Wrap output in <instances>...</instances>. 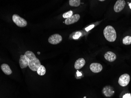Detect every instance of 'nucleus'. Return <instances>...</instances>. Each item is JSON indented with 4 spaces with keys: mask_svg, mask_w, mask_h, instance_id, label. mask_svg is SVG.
Returning <instances> with one entry per match:
<instances>
[{
    "mask_svg": "<svg viewBox=\"0 0 131 98\" xmlns=\"http://www.w3.org/2000/svg\"><path fill=\"white\" fill-rule=\"evenodd\" d=\"M86 62L83 58H79L76 61L74 64V67L76 70H78L82 68L85 65Z\"/></svg>",
    "mask_w": 131,
    "mask_h": 98,
    "instance_id": "11",
    "label": "nucleus"
},
{
    "mask_svg": "<svg viewBox=\"0 0 131 98\" xmlns=\"http://www.w3.org/2000/svg\"><path fill=\"white\" fill-rule=\"evenodd\" d=\"M19 62L20 68L22 69L26 68L27 66H28L29 59L25 55H21L20 56V59Z\"/></svg>",
    "mask_w": 131,
    "mask_h": 98,
    "instance_id": "8",
    "label": "nucleus"
},
{
    "mask_svg": "<svg viewBox=\"0 0 131 98\" xmlns=\"http://www.w3.org/2000/svg\"><path fill=\"white\" fill-rule=\"evenodd\" d=\"M37 53L38 54V55L40 54V52H37Z\"/></svg>",
    "mask_w": 131,
    "mask_h": 98,
    "instance_id": "24",
    "label": "nucleus"
},
{
    "mask_svg": "<svg viewBox=\"0 0 131 98\" xmlns=\"http://www.w3.org/2000/svg\"><path fill=\"white\" fill-rule=\"evenodd\" d=\"M125 5V1L124 0L117 1L114 6V10L115 12L117 13L121 12L124 8Z\"/></svg>",
    "mask_w": 131,
    "mask_h": 98,
    "instance_id": "6",
    "label": "nucleus"
},
{
    "mask_svg": "<svg viewBox=\"0 0 131 98\" xmlns=\"http://www.w3.org/2000/svg\"><path fill=\"white\" fill-rule=\"evenodd\" d=\"M128 3L129 4V8H130L131 9V3Z\"/></svg>",
    "mask_w": 131,
    "mask_h": 98,
    "instance_id": "21",
    "label": "nucleus"
},
{
    "mask_svg": "<svg viewBox=\"0 0 131 98\" xmlns=\"http://www.w3.org/2000/svg\"><path fill=\"white\" fill-rule=\"evenodd\" d=\"M104 57L106 60L110 62H114L117 58L116 55L113 52L110 51L107 52L104 55Z\"/></svg>",
    "mask_w": 131,
    "mask_h": 98,
    "instance_id": "10",
    "label": "nucleus"
},
{
    "mask_svg": "<svg viewBox=\"0 0 131 98\" xmlns=\"http://www.w3.org/2000/svg\"><path fill=\"white\" fill-rule=\"evenodd\" d=\"M80 18V15L78 14H76L66 19L65 20L64 23L66 25H69L78 22Z\"/></svg>",
    "mask_w": 131,
    "mask_h": 98,
    "instance_id": "7",
    "label": "nucleus"
},
{
    "mask_svg": "<svg viewBox=\"0 0 131 98\" xmlns=\"http://www.w3.org/2000/svg\"><path fill=\"white\" fill-rule=\"evenodd\" d=\"M86 98V96H84V98Z\"/></svg>",
    "mask_w": 131,
    "mask_h": 98,
    "instance_id": "25",
    "label": "nucleus"
},
{
    "mask_svg": "<svg viewBox=\"0 0 131 98\" xmlns=\"http://www.w3.org/2000/svg\"><path fill=\"white\" fill-rule=\"evenodd\" d=\"M122 98H131V95L130 93H126L123 96Z\"/></svg>",
    "mask_w": 131,
    "mask_h": 98,
    "instance_id": "19",
    "label": "nucleus"
},
{
    "mask_svg": "<svg viewBox=\"0 0 131 98\" xmlns=\"http://www.w3.org/2000/svg\"><path fill=\"white\" fill-rule=\"evenodd\" d=\"M79 73H81L80 72H78ZM81 74H77V76H81Z\"/></svg>",
    "mask_w": 131,
    "mask_h": 98,
    "instance_id": "22",
    "label": "nucleus"
},
{
    "mask_svg": "<svg viewBox=\"0 0 131 98\" xmlns=\"http://www.w3.org/2000/svg\"><path fill=\"white\" fill-rule=\"evenodd\" d=\"M73 12L72 11H68L66 13H64L62 15V17L65 19H68V18L72 16Z\"/></svg>",
    "mask_w": 131,
    "mask_h": 98,
    "instance_id": "17",
    "label": "nucleus"
},
{
    "mask_svg": "<svg viewBox=\"0 0 131 98\" xmlns=\"http://www.w3.org/2000/svg\"><path fill=\"white\" fill-rule=\"evenodd\" d=\"M103 91L104 95L107 97L112 96L114 93L113 88L110 86L105 87L103 89Z\"/></svg>",
    "mask_w": 131,
    "mask_h": 98,
    "instance_id": "12",
    "label": "nucleus"
},
{
    "mask_svg": "<svg viewBox=\"0 0 131 98\" xmlns=\"http://www.w3.org/2000/svg\"><path fill=\"white\" fill-rule=\"evenodd\" d=\"M104 1V0H100V1Z\"/></svg>",
    "mask_w": 131,
    "mask_h": 98,
    "instance_id": "23",
    "label": "nucleus"
},
{
    "mask_svg": "<svg viewBox=\"0 0 131 98\" xmlns=\"http://www.w3.org/2000/svg\"><path fill=\"white\" fill-rule=\"evenodd\" d=\"M69 3L71 6L78 7L81 4V2L80 0H70Z\"/></svg>",
    "mask_w": 131,
    "mask_h": 98,
    "instance_id": "15",
    "label": "nucleus"
},
{
    "mask_svg": "<svg viewBox=\"0 0 131 98\" xmlns=\"http://www.w3.org/2000/svg\"><path fill=\"white\" fill-rule=\"evenodd\" d=\"M12 20L18 27L22 28L25 27L27 25L26 20L18 15L14 14L13 15Z\"/></svg>",
    "mask_w": 131,
    "mask_h": 98,
    "instance_id": "3",
    "label": "nucleus"
},
{
    "mask_svg": "<svg viewBox=\"0 0 131 98\" xmlns=\"http://www.w3.org/2000/svg\"><path fill=\"white\" fill-rule=\"evenodd\" d=\"M81 32H77L73 36V38L74 39H77L79 38V37L81 36Z\"/></svg>",
    "mask_w": 131,
    "mask_h": 98,
    "instance_id": "18",
    "label": "nucleus"
},
{
    "mask_svg": "<svg viewBox=\"0 0 131 98\" xmlns=\"http://www.w3.org/2000/svg\"><path fill=\"white\" fill-rule=\"evenodd\" d=\"M25 55L29 59L28 67L31 70L37 71L39 67L41 65L40 61L37 58L35 55L32 51H27Z\"/></svg>",
    "mask_w": 131,
    "mask_h": 98,
    "instance_id": "1",
    "label": "nucleus"
},
{
    "mask_svg": "<svg viewBox=\"0 0 131 98\" xmlns=\"http://www.w3.org/2000/svg\"><path fill=\"white\" fill-rule=\"evenodd\" d=\"M130 77L127 73L123 74L118 79V83L121 86H126L130 81Z\"/></svg>",
    "mask_w": 131,
    "mask_h": 98,
    "instance_id": "4",
    "label": "nucleus"
},
{
    "mask_svg": "<svg viewBox=\"0 0 131 98\" xmlns=\"http://www.w3.org/2000/svg\"><path fill=\"white\" fill-rule=\"evenodd\" d=\"M62 36L59 34H54L51 35L48 39V42L53 45H57L62 41Z\"/></svg>",
    "mask_w": 131,
    "mask_h": 98,
    "instance_id": "5",
    "label": "nucleus"
},
{
    "mask_svg": "<svg viewBox=\"0 0 131 98\" xmlns=\"http://www.w3.org/2000/svg\"><path fill=\"white\" fill-rule=\"evenodd\" d=\"M37 72V74L39 75H44L46 73V70L45 68V66H43L42 65H41L39 67Z\"/></svg>",
    "mask_w": 131,
    "mask_h": 98,
    "instance_id": "14",
    "label": "nucleus"
},
{
    "mask_svg": "<svg viewBox=\"0 0 131 98\" xmlns=\"http://www.w3.org/2000/svg\"><path fill=\"white\" fill-rule=\"evenodd\" d=\"M90 70L94 73H98L101 72L103 70V67L102 65L98 63H93L90 65Z\"/></svg>",
    "mask_w": 131,
    "mask_h": 98,
    "instance_id": "9",
    "label": "nucleus"
},
{
    "mask_svg": "<svg viewBox=\"0 0 131 98\" xmlns=\"http://www.w3.org/2000/svg\"><path fill=\"white\" fill-rule=\"evenodd\" d=\"M105 39L110 42H114L117 38V34L114 27L111 26H106L104 30Z\"/></svg>",
    "mask_w": 131,
    "mask_h": 98,
    "instance_id": "2",
    "label": "nucleus"
},
{
    "mask_svg": "<svg viewBox=\"0 0 131 98\" xmlns=\"http://www.w3.org/2000/svg\"><path fill=\"white\" fill-rule=\"evenodd\" d=\"M123 43L124 45H128L131 44V37L127 36L123 39Z\"/></svg>",
    "mask_w": 131,
    "mask_h": 98,
    "instance_id": "16",
    "label": "nucleus"
},
{
    "mask_svg": "<svg viewBox=\"0 0 131 98\" xmlns=\"http://www.w3.org/2000/svg\"><path fill=\"white\" fill-rule=\"evenodd\" d=\"M94 25H92L90 26H89V27L86 28H85V29H86V31H89V30H90V29H91L92 28H93L94 27Z\"/></svg>",
    "mask_w": 131,
    "mask_h": 98,
    "instance_id": "20",
    "label": "nucleus"
},
{
    "mask_svg": "<svg viewBox=\"0 0 131 98\" xmlns=\"http://www.w3.org/2000/svg\"><path fill=\"white\" fill-rule=\"evenodd\" d=\"M1 69L6 75H10L12 73V71L10 69V67L7 64H2L1 66Z\"/></svg>",
    "mask_w": 131,
    "mask_h": 98,
    "instance_id": "13",
    "label": "nucleus"
}]
</instances>
